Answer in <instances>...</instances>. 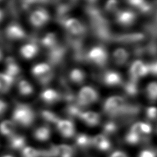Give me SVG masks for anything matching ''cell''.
<instances>
[{
    "instance_id": "1",
    "label": "cell",
    "mask_w": 157,
    "mask_h": 157,
    "mask_svg": "<svg viewBox=\"0 0 157 157\" xmlns=\"http://www.w3.org/2000/svg\"><path fill=\"white\" fill-rule=\"evenodd\" d=\"M35 120V113L29 105L18 103L14 108L12 114V121L22 127H29L33 124Z\"/></svg>"
},
{
    "instance_id": "2",
    "label": "cell",
    "mask_w": 157,
    "mask_h": 157,
    "mask_svg": "<svg viewBox=\"0 0 157 157\" xmlns=\"http://www.w3.org/2000/svg\"><path fill=\"white\" fill-rule=\"evenodd\" d=\"M32 75L39 83L47 85L53 78V71L52 67L48 63H40L36 64L32 68Z\"/></svg>"
},
{
    "instance_id": "3",
    "label": "cell",
    "mask_w": 157,
    "mask_h": 157,
    "mask_svg": "<svg viewBox=\"0 0 157 157\" xmlns=\"http://www.w3.org/2000/svg\"><path fill=\"white\" fill-rule=\"evenodd\" d=\"M99 99V93L91 86H83L77 94V102L78 107H86L96 103Z\"/></svg>"
},
{
    "instance_id": "4",
    "label": "cell",
    "mask_w": 157,
    "mask_h": 157,
    "mask_svg": "<svg viewBox=\"0 0 157 157\" xmlns=\"http://www.w3.org/2000/svg\"><path fill=\"white\" fill-rule=\"evenodd\" d=\"M124 100L119 96L109 97L103 103L104 113L110 117H117L124 111Z\"/></svg>"
},
{
    "instance_id": "5",
    "label": "cell",
    "mask_w": 157,
    "mask_h": 157,
    "mask_svg": "<svg viewBox=\"0 0 157 157\" xmlns=\"http://www.w3.org/2000/svg\"><path fill=\"white\" fill-rule=\"evenodd\" d=\"M88 59L90 62L95 66L103 67L108 62V55L104 48L97 46L92 47L88 53Z\"/></svg>"
},
{
    "instance_id": "6",
    "label": "cell",
    "mask_w": 157,
    "mask_h": 157,
    "mask_svg": "<svg viewBox=\"0 0 157 157\" xmlns=\"http://www.w3.org/2000/svg\"><path fill=\"white\" fill-rule=\"evenodd\" d=\"M50 17L48 11L43 8L33 10L29 17L30 23L35 28H41L48 23Z\"/></svg>"
},
{
    "instance_id": "7",
    "label": "cell",
    "mask_w": 157,
    "mask_h": 157,
    "mask_svg": "<svg viewBox=\"0 0 157 157\" xmlns=\"http://www.w3.org/2000/svg\"><path fill=\"white\" fill-rule=\"evenodd\" d=\"M63 25L68 34L72 37H80L83 35L86 31L84 25L76 18L66 19Z\"/></svg>"
},
{
    "instance_id": "8",
    "label": "cell",
    "mask_w": 157,
    "mask_h": 157,
    "mask_svg": "<svg viewBox=\"0 0 157 157\" xmlns=\"http://www.w3.org/2000/svg\"><path fill=\"white\" fill-rule=\"evenodd\" d=\"M5 34L11 41H20L26 38L27 34L24 29L19 24L11 23L6 28Z\"/></svg>"
},
{
    "instance_id": "9",
    "label": "cell",
    "mask_w": 157,
    "mask_h": 157,
    "mask_svg": "<svg viewBox=\"0 0 157 157\" xmlns=\"http://www.w3.org/2000/svg\"><path fill=\"white\" fill-rule=\"evenodd\" d=\"M55 125L61 136L65 138H71L75 136V127L71 120L60 119Z\"/></svg>"
},
{
    "instance_id": "10",
    "label": "cell",
    "mask_w": 157,
    "mask_h": 157,
    "mask_svg": "<svg viewBox=\"0 0 157 157\" xmlns=\"http://www.w3.org/2000/svg\"><path fill=\"white\" fill-rule=\"evenodd\" d=\"M40 99L46 104H54L59 101L61 99V95L55 89L46 88L41 92Z\"/></svg>"
},
{
    "instance_id": "11",
    "label": "cell",
    "mask_w": 157,
    "mask_h": 157,
    "mask_svg": "<svg viewBox=\"0 0 157 157\" xmlns=\"http://www.w3.org/2000/svg\"><path fill=\"white\" fill-rule=\"evenodd\" d=\"M78 119L82 121L88 126H96L99 125L101 121V117L99 113L93 111H81Z\"/></svg>"
},
{
    "instance_id": "12",
    "label": "cell",
    "mask_w": 157,
    "mask_h": 157,
    "mask_svg": "<svg viewBox=\"0 0 157 157\" xmlns=\"http://www.w3.org/2000/svg\"><path fill=\"white\" fill-rule=\"evenodd\" d=\"M92 144L93 146L102 152H106L111 148V142L108 136L105 134H100L92 137Z\"/></svg>"
},
{
    "instance_id": "13",
    "label": "cell",
    "mask_w": 157,
    "mask_h": 157,
    "mask_svg": "<svg viewBox=\"0 0 157 157\" xmlns=\"http://www.w3.org/2000/svg\"><path fill=\"white\" fill-rule=\"evenodd\" d=\"M19 52L23 58L26 59H32L37 55L39 47L34 43H28L21 47Z\"/></svg>"
},
{
    "instance_id": "14",
    "label": "cell",
    "mask_w": 157,
    "mask_h": 157,
    "mask_svg": "<svg viewBox=\"0 0 157 157\" xmlns=\"http://www.w3.org/2000/svg\"><path fill=\"white\" fill-rule=\"evenodd\" d=\"M149 71V66H146L140 61H137L133 63L130 69L131 75L134 78L144 77Z\"/></svg>"
},
{
    "instance_id": "15",
    "label": "cell",
    "mask_w": 157,
    "mask_h": 157,
    "mask_svg": "<svg viewBox=\"0 0 157 157\" xmlns=\"http://www.w3.org/2000/svg\"><path fill=\"white\" fill-rule=\"evenodd\" d=\"M9 146L14 150L21 151L26 147V139L21 134H15L9 137Z\"/></svg>"
},
{
    "instance_id": "16",
    "label": "cell",
    "mask_w": 157,
    "mask_h": 157,
    "mask_svg": "<svg viewBox=\"0 0 157 157\" xmlns=\"http://www.w3.org/2000/svg\"><path fill=\"white\" fill-rule=\"evenodd\" d=\"M15 78L6 72H0V93H6L10 90L14 83Z\"/></svg>"
},
{
    "instance_id": "17",
    "label": "cell",
    "mask_w": 157,
    "mask_h": 157,
    "mask_svg": "<svg viewBox=\"0 0 157 157\" xmlns=\"http://www.w3.org/2000/svg\"><path fill=\"white\" fill-rule=\"evenodd\" d=\"M103 81L106 86H114L121 83V77L117 72L108 71L103 75Z\"/></svg>"
},
{
    "instance_id": "18",
    "label": "cell",
    "mask_w": 157,
    "mask_h": 157,
    "mask_svg": "<svg viewBox=\"0 0 157 157\" xmlns=\"http://www.w3.org/2000/svg\"><path fill=\"white\" fill-rule=\"evenodd\" d=\"M69 78L72 83L76 85H81L86 81V72L80 68H73L69 73Z\"/></svg>"
},
{
    "instance_id": "19",
    "label": "cell",
    "mask_w": 157,
    "mask_h": 157,
    "mask_svg": "<svg viewBox=\"0 0 157 157\" xmlns=\"http://www.w3.org/2000/svg\"><path fill=\"white\" fill-rule=\"evenodd\" d=\"M16 125L13 121L4 120L0 123V133L5 136L10 137L15 134Z\"/></svg>"
},
{
    "instance_id": "20",
    "label": "cell",
    "mask_w": 157,
    "mask_h": 157,
    "mask_svg": "<svg viewBox=\"0 0 157 157\" xmlns=\"http://www.w3.org/2000/svg\"><path fill=\"white\" fill-rule=\"evenodd\" d=\"M5 72L10 77L15 78L16 77L21 73V68L18 63L12 58L8 59L6 63V71Z\"/></svg>"
},
{
    "instance_id": "21",
    "label": "cell",
    "mask_w": 157,
    "mask_h": 157,
    "mask_svg": "<svg viewBox=\"0 0 157 157\" xmlns=\"http://www.w3.org/2000/svg\"><path fill=\"white\" fill-rule=\"evenodd\" d=\"M33 135L35 139L39 141H46L51 136V130L48 126H41L36 129Z\"/></svg>"
},
{
    "instance_id": "22",
    "label": "cell",
    "mask_w": 157,
    "mask_h": 157,
    "mask_svg": "<svg viewBox=\"0 0 157 157\" xmlns=\"http://www.w3.org/2000/svg\"><path fill=\"white\" fill-rule=\"evenodd\" d=\"M75 141H76L77 146L82 150L88 149L89 147L93 146V144H92V137L84 133H80L77 134Z\"/></svg>"
},
{
    "instance_id": "23",
    "label": "cell",
    "mask_w": 157,
    "mask_h": 157,
    "mask_svg": "<svg viewBox=\"0 0 157 157\" xmlns=\"http://www.w3.org/2000/svg\"><path fill=\"white\" fill-rule=\"evenodd\" d=\"M18 91L22 96H30L34 92V88L29 81L25 79H21L18 83Z\"/></svg>"
},
{
    "instance_id": "24",
    "label": "cell",
    "mask_w": 157,
    "mask_h": 157,
    "mask_svg": "<svg viewBox=\"0 0 157 157\" xmlns=\"http://www.w3.org/2000/svg\"><path fill=\"white\" fill-rule=\"evenodd\" d=\"M78 0H57L58 12L61 15L68 12L77 4Z\"/></svg>"
},
{
    "instance_id": "25",
    "label": "cell",
    "mask_w": 157,
    "mask_h": 157,
    "mask_svg": "<svg viewBox=\"0 0 157 157\" xmlns=\"http://www.w3.org/2000/svg\"><path fill=\"white\" fill-rule=\"evenodd\" d=\"M117 21L123 25L132 24L134 19V13L130 11H121L117 13Z\"/></svg>"
},
{
    "instance_id": "26",
    "label": "cell",
    "mask_w": 157,
    "mask_h": 157,
    "mask_svg": "<svg viewBox=\"0 0 157 157\" xmlns=\"http://www.w3.org/2000/svg\"><path fill=\"white\" fill-rule=\"evenodd\" d=\"M128 58V52L123 48H118L113 53V59L117 65L124 64Z\"/></svg>"
},
{
    "instance_id": "27",
    "label": "cell",
    "mask_w": 157,
    "mask_h": 157,
    "mask_svg": "<svg viewBox=\"0 0 157 157\" xmlns=\"http://www.w3.org/2000/svg\"><path fill=\"white\" fill-rule=\"evenodd\" d=\"M57 146L59 150V157H73V147L65 144L59 145Z\"/></svg>"
},
{
    "instance_id": "28",
    "label": "cell",
    "mask_w": 157,
    "mask_h": 157,
    "mask_svg": "<svg viewBox=\"0 0 157 157\" xmlns=\"http://www.w3.org/2000/svg\"><path fill=\"white\" fill-rule=\"evenodd\" d=\"M21 157H41V150L26 146L21 151Z\"/></svg>"
},
{
    "instance_id": "29",
    "label": "cell",
    "mask_w": 157,
    "mask_h": 157,
    "mask_svg": "<svg viewBox=\"0 0 157 157\" xmlns=\"http://www.w3.org/2000/svg\"><path fill=\"white\" fill-rule=\"evenodd\" d=\"M41 157H59V150L57 145H51L46 149L41 150Z\"/></svg>"
},
{
    "instance_id": "30",
    "label": "cell",
    "mask_w": 157,
    "mask_h": 157,
    "mask_svg": "<svg viewBox=\"0 0 157 157\" xmlns=\"http://www.w3.org/2000/svg\"><path fill=\"white\" fill-rule=\"evenodd\" d=\"M41 117L43 119L46 121V122L52 123V124H57V123L60 119L57 114L54 113L48 110H44L41 112Z\"/></svg>"
},
{
    "instance_id": "31",
    "label": "cell",
    "mask_w": 157,
    "mask_h": 157,
    "mask_svg": "<svg viewBox=\"0 0 157 157\" xmlns=\"http://www.w3.org/2000/svg\"><path fill=\"white\" fill-rule=\"evenodd\" d=\"M118 130V126L116 123L113 121H109L105 123L103 125V134H105L106 136L113 135Z\"/></svg>"
},
{
    "instance_id": "32",
    "label": "cell",
    "mask_w": 157,
    "mask_h": 157,
    "mask_svg": "<svg viewBox=\"0 0 157 157\" xmlns=\"http://www.w3.org/2000/svg\"><path fill=\"white\" fill-rule=\"evenodd\" d=\"M141 139V136L138 134L134 133L130 131L126 134L125 136V141L130 145H136L139 143Z\"/></svg>"
},
{
    "instance_id": "33",
    "label": "cell",
    "mask_w": 157,
    "mask_h": 157,
    "mask_svg": "<svg viewBox=\"0 0 157 157\" xmlns=\"http://www.w3.org/2000/svg\"><path fill=\"white\" fill-rule=\"evenodd\" d=\"M147 94L150 100H157V83H151L148 85Z\"/></svg>"
},
{
    "instance_id": "34",
    "label": "cell",
    "mask_w": 157,
    "mask_h": 157,
    "mask_svg": "<svg viewBox=\"0 0 157 157\" xmlns=\"http://www.w3.org/2000/svg\"><path fill=\"white\" fill-rule=\"evenodd\" d=\"M119 2L117 0H108L105 4V10L108 13H113L116 12L118 8Z\"/></svg>"
},
{
    "instance_id": "35",
    "label": "cell",
    "mask_w": 157,
    "mask_h": 157,
    "mask_svg": "<svg viewBox=\"0 0 157 157\" xmlns=\"http://www.w3.org/2000/svg\"><path fill=\"white\" fill-rule=\"evenodd\" d=\"M140 125H141V135H147V134H150L151 133L152 127L150 124L144 122H140Z\"/></svg>"
},
{
    "instance_id": "36",
    "label": "cell",
    "mask_w": 157,
    "mask_h": 157,
    "mask_svg": "<svg viewBox=\"0 0 157 157\" xmlns=\"http://www.w3.org/2000/svg\"><path fill=\"white\" fill-rule=\"evenodd\" d=\"M147 117L151 120L156 119L157 118V108L155 107L148 108L147 110Z\"/></svg>"
},
{
    "instance_id": "37",
    "label": "cell",
    "mask_w": 157,
    "mask_h": 157,
    "mask_svg": "<svg viewBox=\"0 0 157 157\" xmlns=\"http://www.w3.org/2000/svg\"><path fill=\"white\" fill-rule=\"evenodd\" d=\"M139 157H156V153L150 150H145L140 153Z\"/></svg>"
},
{
    "instance_id": "38",
    "label": "cell",
    "mask_w": 157,
    "mask_h": 157,
    "mask_svg": "<svg viewBox=\"0 0 157 157\" xmlns=\"http://www.w3.org/2000/svg\"><path fill=\"white\" fill-rule=\"evenodd\" d=\"M8 108L7 103L4 100L0 99V116L4 114Z\"/></svg>"
},
{
    "instance_id": "39",
    "label": "cell",
    "mask_w": 157,
    "mask_h": 157,
    "mask_svg": "<svg viewBox=\"0 0 157 157\" xmlns=\"http://www.w3.org/2000/svg\"><path fill=\"white\" fill-rule=\"evenodd\" d=\"M126 90L128 92V93H130L131 94H133L134 93H135L136 91V86L134 85V83L131 84V83H128L127 86H126Z\"/></svg>"
},
{
    "instance_id": "40",
    "label": "cell",
    "mask_w": 157,
    "mask_h": 157,
    "mask_svg": "<svg viewBox=\"0 0 157 157\" xmlns=\"http://www.w3.org/2000/svg\"><path fill=\"white\" fill-rule=\"evenodd\" d=\"M110 157H128V156L121 151H115L112 154Z\"/></svg>"
},
{
    "instance_id": "41",
    "label": "cell",
    "mask_w": 157,
    "mask_h": 157,
    "mask_svg": "<svg viewBox=\"0 0 157 157\" xmlns=\"http://www.w3.org/2000/svg\"><path fill=\"white\" fill-rule=\"evenodd\" d=\"M149 69L150 71H151V72H152L153 74L157 75V62L154 63L152 65L150 66Z\"/></svg>"
},
{
    "instance_id": "42",
    "label": "cell",
    "mask_w": 157,
    "mask_h": 157,
    "mask_svg": "<svg viewBox=\"0 0 157 157\" xmlns=\"http://www.w3.org/2000/svg\"><path fill=\"white\" fill-rule=\"evenodd\" d=\"M4 13L2 9H0V23H1L2 21L4 19Z\"/></svg>"
},
{
    "instance_id": "43",
    "label": "cell",
    "mask_w": 157,
    "mask_h": 157,
    "mask_svg": "<svg viewBox=\"0 0 157 157\" xmlns=\"http://www.w3.org/2000/svg\"><path fill=\"white\" fill-rule=\"evenodd\" d=\"M86 2H88L90 4H94L98 0H86Z\"/></svg>"
},
{
    "instance_id": "44",
    "label": "cell",
    "mask_w": 157,
    "mask_h": 157,
    "mask_svg": "<svg viewBox=\"0 0 157 157\" xmlns=\"http://www.w3.org/2000/svg\"><path fill=\"white\" fill-rule=\"evenodd\" d=\"M2 58H3V52H2V50L0 49V61H2Z\"/></svg>"
},
{
    "instance_id": "45",
    "label": "cell",
    "mask_w": 157,
    "mask_h": 157,
    "mask_svg": "<svg viewBox=\"0 0 157 157\" xmlns=\"http://www.w3.org/2000/svg\"><path fill=\"white\" fill-rule=\"evenodd\" d=\"M2 157H14V156L12 155H6L2 156Z\"/></svg>"
},
{
    "instance_id": "46",
    "label": "cell",
    "mask_w": 157,
    "mask_h": 157,
    "mask_svg": "<svg viewBox=\"0 0 157 157\" xmlns=\"http://www.w3.org/2000/svg\"><path fill=\"white\" fill-rule=\"evenodd\" d=\"M0 1H2V0H0Z\"/></svg>"
}]
</instances>
